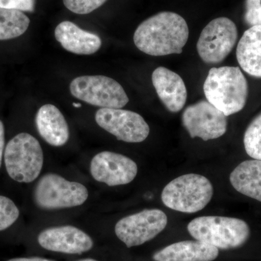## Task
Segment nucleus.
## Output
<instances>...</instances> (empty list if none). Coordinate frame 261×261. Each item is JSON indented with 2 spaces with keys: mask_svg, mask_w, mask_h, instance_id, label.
<instances>
[{
  "mask_svg": "<svg viewBox=\"0 0 261 261\" xmlns=\"http://www.w3.org/2000/svg\"><path fill=\"white\" fill-rule=\"evenodd\" d=\"M98 125L117 140L140 143L149 135V126L143 117L127 110L100 108L95 114Z\"/></svg>",
  "mask_w": 261,
  "mask_h": 261,
  "instance_id": "nucleus-10",
  "label": "nucleus"
},
{
  "mask_svg": "<svg viewBox=\"0 0 261 261\" xmlns=\"http://www.w3.org/2000/svg\"><path fill=\"white\" fill-rule=\"evenodd\" d=\"M5 152V127L3 122L0 121V168L3 163Z\"/></svg>",
  "mask_w": 261,
  "mask_h": 261,
  "instance_id": "nucleus-26",
  "label": "nucleus"
},
{
  "mask_svg": "<svg viewBox=\"0 0 261 261\" xmlns=\"http://www.w3.org/2000/svg\"><path fill=\"white\" fill-rule=\"evenodd\" d=\"M77 261H98V260H95V259H92V258H85V259H82V260H77Z\"/></svg>",
  "mask_w": 261,
  "mask_h": 261,
  "instance_id": "nucleus-28",
  "label": "nucleus"
},
{
  "mask_svg": "<svg viewBox=\"0 0 261 261\" xmlns=\"http://www.w3.org/2000/svg\"><path fill=\"white\" fill-rule=\"evenodd\" d=\"M36 0H0V8L33 12Z\"/></svg>",
  "mask_w": 261,
  "mask_h": 261,
  "instance_id": "nucleus-25",
  "label": "nucleus"
},
{
  "mask_svg": "<svg viewBox=\"0 0 261 261\" xmlns=\"http://www.w3.org/2000/svg\"><path fill=\"white\" fill-rule=\"evenodd\" d=\"M238 32L226 17L214 19L202 29L197 43L199 56L207 64H219L226 59L238 41Z\"/></svg>",
  "mask_w": 261,
  "mask_h": 261,
  "instance_id": "nucleus-8",
  "label": "nucleus"
},
{
  "mask_svg": "<svg viewBox=\"0 0 261 261\" xmlns=\"http://www.w3.org/2000/svg\"><path fill=\"white\" fill-rule=\"evenodd\" d=\"M19 216L20 211L15 202L8 197L0 195V231L14 224Z\"/></svg>",
  "mask_w": 261,
  "mask_h": 261,
  "instance_id": "nucleus-22",
  "label": "nucleus"
},
{
  "mask_svg": "<svg viewBox=\"0 0 261 261\" xmlns=\"http://www.w3.org/2000/svg\"><path fill=\"white\" fill-rule=\"evenodd\" d=\"M244 145L250 157L261 161V113L252 120L245 130Z\"/></svg>",
  "mask_w": 261,
  "mask_h": 261,
  "instance_id": "nucleus-21",
  "label": "nucleus"
},
{
  "mask_svg": "<svg viewBox=\"0 0 261 261\" xmlns=\"http://www.w3.org/2000/svg\"><path fill=\"white\" fill-rule=\"evenodd\" d=\"M189 34L183 17L172 12H161L137 27L134 42L140 51L151 56L181 54Z\"/></svg>",
  "mask_w": 261,
  "mask_h": 261,
  "instance_id": "nucleus-1",
  "label": "nucleus"
},
{
  "mask_svg": "<svg viewBox=\"0 0 261 261\" xmlns=\"http://www.w3.org/2000/svg\"><path fill=\"white\" fill-rule=\"evenodd\" d=\"M35 122L39 135L49 145L61 147L69 140L68 123L56 106L51 104L42 106L38 111Z\"/></svg>",
  "mask_w": 261,
  "mask_h": 261,
  "instance_id": "nucleus-15",
  "label": "nucleus"
},
{
  "mask_svg": "<svg viewBox=\"0 0 261 261\" xmlns=\"http://www.w3.org/2000/svg\"><path fill=\"white\" fill-rule=\"evenodd\" d=\"M245 20L251 27L261 25V0H245Z\"/></svg>",
  "mask_w": 261,
  "mask_h": 261,
  "instance_id": "nucleus-24",
  "label": "nucleus"
},
{
  "mask_svg": "<svg viewBox=\"0 0 261 261\" xmlns=\"http://www.w3.org/2000/svg\"><path fill=\"white\" fill-rule=\"evenodd\" d=\"M90 173L94 180L109 187L128 185L138 173L137 163L123 154L103 151L94 156Z\"/></svg>",
  "mask_w": 261,
  "mask_h": 261,
  "instance_id": "nucleus-12",
  "label": "nucleus"
},
{
  "mask_svg": "<svg viewBox=\"0 0 261 261\" xmlns=\"http://www.w3.org/2000/svg\"><path fill=\"white\" fill-rule=\"evenodd\" d=\"M167 224V216L163 211L147 209L119 220L115 226V233L130 248L153 240Z\"/></svg>",
  "mask_w": 261,
  "mask_h": 261,
  "instance_id": "nucleus-9",
  "label": "nucleus"
},
{
  "mask_svg": "<svg viewBox=\"0 0 261 261\" xmlns=\"http://www.w3.org/2000/svg\"><path fill=\"white\" fill-rule=\"evenodd\" d=\"M219 249L196 240L178 242L164 247L153 255L154 261H213L219 256Z\"/></svg>",
  "mask_w": 261,
  "mask_h": 261,
  "instance_id": "nucleus-17",
  "label": "nucleus"
},
{
  "mask_svg": "<svg viewBox=\"0 0 261 261\" xmlns=\"http://www.w3.org/2000/svg\"><path fill=\"white\" fill-rule=\"evenodd\" d=\"M237 59L249 75L261 78V25L247 29L237 47Z\"/></svg>",
  "mask_w": 261,
  "mask_h": 261,
  "instance_id": "nucleus-18",
  "label": "nucleus"
},
{
  "mask_svg": "<svg viewBox=\"0 0 261 261\" xmlns=\"http://www.w3.org/2000/svg\"><path fill=\"white\" fill-rule=\"evenodd\" d=\"M38 243L49 251L81 255L94 247L92 238L73 226H61L46 228L39 233Z\"/></svg>",
  "mask_w": 261,
  "mask_h": 261,
  "instance_id": "nucleus-13",
  "label": "nucleus"
},
{
  "mask_svg": "<svg viewBox=\"0 0 261 261\" xmlns=\"http://www.w3.org/2000/svg\"><path fill=\"white\" fill-rule=\"evenodd\" d=\"M187 230L196 240L221 250L243 246L250 238L248 224L243 220L224 216H201L189 223Z\"/></svg>",
  "mask_w": 261,
  "mask_h": 261,
  "instance_id": "nucleus-3",
  "label": "nucleus"
},
{
  "mask_svg": "<svg viewBox=\"0 0 261 261\" xmlns=\"http://www.w3.org/2000/svg\"><path fill=\"white\" fill-rule=\"evenodd\" d=\"M73 106L74 107H81V105L79 104V103H73Z\"/></svg>",
  "mask_w": 261,
  "mask_h": 261,
  "instance_id": "nucleus-29",
  "label": "nucleus"
},
{
  "mask_svg": "<svg viewBox=\"0 0 261 261\" xmlns=\"http://www.w3.org/2000/svg\"><path fill=\"white\" fill-rule=\"evenodd\" d=\"M214 195V187L205 176L182 175L163 189L161 200L171 210L194 214L205 208Z\"/></svg>",
  "mask_w": 261,
  "mask_h": 261,
  "instance_id": "nucleus-4",
  "label": "nucleus"
},
{
  "mask_svg": "<svg viewBox=\"0 0 261 261\" xmlns=\"http://www.w3.org/2000/svg\"><path fill=\"white\" fill-rule=\"evenodd\" d=\"M72 95L92 106L120 109L129 99L121 84L105 75L77 77L70 84Z\"/></svg>",
  "mask_w": 261,
  "mask_h": 261,
  "instance_id": "nucleus-7",
  "label": "nucleus"
},
{
  "mask_svg": "<svg viewBox=\"0 0 261 261\" xmlns=\"http://www.w3.org/2000/svg\"><path fill=\"white\" fill-rule=\"evenodd\" d=\"M230 182L240 193L261 202V161L240 163L230 175Z\"/></svg>",
  "mask_w": 261,
  "mask_h": 261,
  "instance_id": "nucleus-19",
  "label": "nucleus"
},
{
  "mask_svg": "<svg viewBox=\"0 0 261 261\" xmlns=\"http://www.w3.org/2000/svg\"><path fill=\"white\" fill-rule=\"evenodd\" d=\"M30 24L27 15L20 10L0 8V40H8L21 36Z\"/></svg>",
  "mask_w": 261,
  "mask_h": 261,
  "instance_id": "nucleus-20",
  "label": "nucleus"
},
{
  "mask_svg": "<svg viewBox=\"0 0 261 261\" xmlns=\"http://www.w3.org/2000/svg\"><path fill=\"white\" fill-rule=\"evenodd\" d=\"M152 82L168 111L178 113L183 109L187 102V90L179 75L165 67H159L152 73Z\"/></svg>",
  "mask_w": 261,
  "mask_h": 261,
  "instance_id": "nucleus-14",
  "label": "nucleus"
},
{
  "mask_svg": "<svg viewBox=\"0 0 261 261\" xmlns=\"http://www.w3.org/2000/svg\"><path fill=\"white\" fill-rule=\"evenodd\" d=\"M4 161L10 178L19 183H31L42 172L44 153L35 137L20 133L6 145Z\"/></svg>",
  "mask_w": 261,
  "mask_h": 261,
  "instance_id": "nucleus-5",
  "label": "nucleus"
},
{
  "mask_svg": "<svg viewBox=\"0 0 261 261\" xmlns=\"http://www.w3.org/2000/svg\"><path fill=\"white\" fill-rule=\"evenodd\" d=\"M108 0H63L65 6L76 14L85 15L92 13L102 6Z\"/></svg>",
  "mask_w": 261,
  "mask_h": 261,
  "instance_id": "nucleus-23",
  "label": "nucleus"
},
{
  "mask_svg": "<svg viewBox=\"0 0 261 261\" xmlns=\"http://www.w3.org/2000/svg\"><path fill=\"white\" fill-rule=\"evenodd\" d=\"M55 36L62 47L74 54L92 55L102 46V41L97 35L86 32L70 21L58 24Z\"/></svg>",
  "mask_w": 261,
  "mask_h": 261,
  "instance_id": "nucleus-16",
  "label": "nucleus"
},
{
  "mask_svg": "<svg viewBox=\"0 0 261 261\" xmlns=\"http://www.w3.org/2000/svg\"><path fill=\"white\" fill-rule=\"evenodd\" d=\"M87 187L49 173L40 178L34 191L36 205L42 210L54 211L82 205L87 200Z\"/></svg>",
  "mask_w": 261,
  "mask_h": 261,
  "instance_id": "nucleus-6",
  "label": "nucleus"
},
{
  "mask_svg": "<svg viewBox=\"0 0 261 261\" xmlns=\"http://www.w3.org/2000/svg\"><path fill=\"white\" fill-rule=\"evenodd\" d=\"M8 261H55L49 260V259L43 258L40 257H15V258L10 259Z\"/></svg>",
  "mask_w": 261,
  "mask_h": 261,
  "instance_id": "nucleus-27",
  "label": "nucleus"
},
{
  "mask_svg": "<svg viewBox=\"0 0 261 261\" xmlns=\"http://www.w3.org/2000/svg\"><path fill=\"white\" fill-rule=\"evenodd\" d=\"M182 123L192 138L207 141L219 138L227 130V116L207 100L188 106L182 114Z\"/></svg>",
  "mask_w": 261,
  "mask_h": 261,
  "instance_id": "nucleus-11",
  "label": "nucleus"
},
{
  "mask_svg": "<svg viewBox=\"0 0 261 261\" xmlns=\"http://www.w3.org/2000/svg\"><path fill=\"white\" fill-rule=\"evenodd\" d=\"M203 90L207 100L228 116L245 108L248 84L240 68L223 66L209 70Z\"/></svg>",
  "mask_w": 261,
  "mask_h": 261,
  "instance_id": "nucleus-2",
  "label": "nucleus"
}]
</instances>
